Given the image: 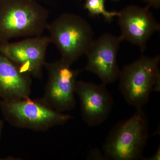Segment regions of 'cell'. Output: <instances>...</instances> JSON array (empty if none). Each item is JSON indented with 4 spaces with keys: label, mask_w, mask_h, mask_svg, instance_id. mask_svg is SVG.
Listing matches in <instances>:
<instances>
[{
    "label": "cell",
    "mask_w": 160,
    "mask_h": 160,
    "mask_svg": "<svg viewBox=\"0 0 160 160\" xmlns=\"http://www.w3.org/2000/svg\"><path fill=\"white\" fill-rule=\"evenodd\" d=\"M142 160H160V147L159 146L157 150L151 157L149 158H145L143 157Z\"/></svg>",
    "instance_id": "obj_15"
},
{
    "label": "cell",
    "mask_w": 160,
    "mask_h": 160,
    "mask_svg": "<svg viewBox=\"0 0 160 160\" xmlns=\"http://www.w3.org/2000/svg\"><path fill=\"white\" fill-rule=\"evenodd\" d=\"M75 93L80 100L82 119L89 127L99 126L109 117L113 100L106 85L77 81Z\"/></svg>",
    "instance_id": "obj_10"
},
{
    "label": "cell",
    "mask_w": 160,
    "mask_h": 160,
    "mask_svg": "<svg viewBox=\"0 0 160 160\" xmlns=\"http://www.w3.org/2000/svg\"><path fill=\"white\" fill-rule=\"evenodd\" d=\"M49 16V10L35 0H3L0 2V43L42 35Z\"/></svg>",
    "instance_id": "obj_1"
},
{
    "label": "cell",
    "mask_w": 160,
    "mask_h": 160,
    "mask_svg": "<svg viewBox=\"0 0 160 160\" xmlns=\"http://www.w3.org/2000/svg\"><path fill=\"white\" fill-rule=\"evenodd\" d=\"M106 0H86L84 9L89 12L90 16H102L106 22H111L115 17H118L119 12L109 11L105 7Z\"/></svg>",
    "instance_id": "obj_12"
},
{
    "label": "cell",
    "mask_w": 160,
    "mask_h": 160,
    "mask_svg": "<svg viewBox=\"0 0 160 160\" xmlns=\"http://www.w3.org/2000/svg\"><path fill=\"white\" fill-rule=\"evenodd\" d=\"M143 2L148 4V6L155 9H158L160 7V0H142Z\"/></svg>",
    "instance_id": "obj_14"
},
{
    "label": "cell",
    "mask_w": 160,
    "mask_h": 160,
    "mask_svg": "<svg viewBox=\"0 0 160 160\" xmlns=\"http://www.w3.org/2000/svg\"><path fill=\"white\" fill-rule=\"evenodd\" d=\"M149 134V120L142 109L118 122L109 132L102 149L107 160L142 159Z\"/></svg>",
    "instance_id": "obj_2"
},
{
    "label": "cell",
    "mask_w": 160,
    "mask_h": 160,
    "mask_svg": "<svg viewBox=\"0 0 160 160\" xmlns=\"http://www.w3.org/2000/svg\"><path fill=\"white\" fill-rule=\"evenodd\" d=\"M32 76L0 52V98L16 101L30 98Z\"/></svg>",
    "instance_id": "obj_11"
},
{
    "label": "cell",
    "mask_w": 160,
    "mask_h": 160,
    "mask_svg": "<svg viewBox=\"0 0 160 160\" xmlns=\"http://www.w3.org/2000/svg\"><path fill=\"white\" fill-rule=\"evenodd\" d=\"M49 37H32L16 42L0 43V52L32 77L41 79L46 62Z\"/></svg>",
    "instance_id": "obj_8"
},
{
    "label": "cell",
    "mask_w": 160,
    "mask_h": 160,
    "mask_svg": "<svg viewBox=\"0 0 160 160\" xmlns=\"http://www.w3.org/2000/svg\"><path fill=\"white\" fill-rule=\"evenodd\" d=\"M2 1H3V0H0V2H2Z\"/></svg>",
    "instance_id": "obj_17"
},
{
    "label": "cell",
    "mask_w": 160,
    "mask_h": 160,
    "mask_svg": "<svg viewBox=\"0 0 160 160\" xmlns=\"http://www.w3.org/2000/svg\"><path fill=\"white\" fill-rule=\"evenodd\" d=\"M87 158L88 159L107 160L104 154H102V152L97 149H92Z\"/></svg>",
    "instance_id": "obj_13"
},
{
    "label": "cell",
    "mask_w": 160,
    "mask_h": 160,
    "mask_svg": "<svg viewBox=\"0 0 160 160\" xmlns=\"http://www.w3.org/2000/svg\"><path fill=\"white\" fill-rule=\"evenodd\" d=\"M150 6H127L119 12L118 23L122 41L138 46L143 53L152 35L159 31L160 24L149 10Z\"/></svg>",
    "instance_id": "obj_9"
},
{
    "label": "cell",
    "mask_w": 160,
    "mask_h": 160,
    "mask_svg": "<svg viewBox=\"0 0 160 160\" xmlns=\"http://www.w3.org/2000/svg\"><path fill=\"white\" fill-rule=\"evenodd\" d=\"M160 55H142L120 71L119 89L126 102L142 109L149 101L152 91H160Z\"/></svg>",
    "instance_id": "obj_4"
},
{
    "label": "cell",
    "mask_w": 160,
    "mask_h": 160,
    "mask_svg": "<svg viewBox=\"0 0 160 160\" xmlns=\"http://www.w3.org/2000/svg\"><path fill=\"white\" fill-rule=\"evenodd\" d=\"M50 43L56 46L61 59L71 66L86 55L94 41V32L87 20L71 13L61 15L48 24Z\"/></svg>",
    "instance_id": "obj_3"
},
{
    "label": "cell",
    "mask_w": 160,
    "mask_h": 160,
    "mask_svg": "<svg viewBox=\"0 0 160 160\" xmlns=\"http://www.w3.org/2000/svg\"><path fill=\"white\" fill-rule=\"evenodd\" d=\"M122 42L120 36L110 33L94 39L85 55L87 63L84 70L97 76L105 85L114 82L121 71L117 56Z\"/></svg>",
    "instance_id": "obj_7"
},
{
    "label": "cell",
    "mask_w": 160,
    "mask_h": 160,
    "mask_svg": "<svg viewBox=\"0 0 160 160\" xmlns=\"http://www.w3.org/2000/svg\"><path fill=\"white\" fill-rule=\"evenodd\" d=\"M0 110L11 126L37 132H45L64 125L74 118L52 109L42 98L16 101L1 100Z\"/></svg>",
    "instance_id": "obj_5"
},
{
    "label": "cell",
    "mask_w": 160,
    "mask_h": 160,
    "mask_svg": "<svg viewBox=\"0 0 160 160\" xmlns=\"http://www.w3.org/2000/svg\"><path fill=\"white\" fill-rule=\"evenodd\" d=\"M3 128H4V122L2 120L0 119V142H1V138L2 134Z\"/></svg>",
    "instance_id": "obj_16"
},
{
    "label": "cell",
    "mask_w": 160,
    "mask_h": 160,
    "mask_svg": "<svg viewBox=\"0 0 160 160\" xmlns=\"http://www.w3.org/2000/svg\"><path fill=\"white\" fill-rule=\"evenodd\" d=\"M44 67L48 78L42 98L52 109L59 112L70 111L76 106L75 85L82 70L72 69L62 59L46 62Z\"/></svg>",
    "instance_id": "obj_6"
}]
</instances>
